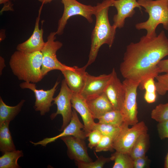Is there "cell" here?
<instances>
[{
	"label": "cell",
	"mask_w": 168,
	"mask_h": 168,
	"mask_svg": "<svg viewBox=\"0 0 168 168\" xmlns=\"http://www.w3.org/2000/svg\"><path fill=\"white\" fill-rule=\"evenodd\" d=\"M113 141L114 139L112 137L103 135L100 141L95 147L96 152L113 151L114 149L113 145Z\"/></svg>",
	"instance_id": "obj_30"
},
{
	"label": "cell",
	"mask_w": 168,
	"mask_h": 168,
	"mask_svg": "<svg viewBox=\"0 0 168 168\" xmlns=\"http://www.w3.org/2000/svg\"><path fill=\"white\" fill-rule=\"evenodd\" d=\"M10 122L0 124V151L4 153L16 150L9 129Z\"/></svg>",
	"instance_id": "obj_21"
},
{
	"label": "cell",
	"mask_w": 168,
	"mask_h": 168,
	"mask_svg": "<svg viewBox=\"0 0 168 168\" xmlns=\"http://www.w3.org/2000/svg\"><path fill=\"white\" fill-rule=\"evenodd\" d=\"M151 117L158 123L168 120V103L157 105L151 112Z\"/></svg>",
	"instance_id": "obj_27"
},
{
	"label": "cell",
	"mask_w": 168,
	"mask_h": 168,
	"mask_svg": "<svg viewBox=\"0 0 168 168\" xmlns=\"http://www.w3.org/2000/svg\"><path fill=\"white\" fill-rule=\"evenodd\" d=\"M11 0V1H12V0Z\"/></svg>",
	"instance_id": "obj_40"
},
{
	"label": "cell",
	"mask_w": 168,
	"mask_h": 168,
	"mask_svg": "<svg viewBox=\"0 0 168 168\" xmlns=\"http://www.w3.org/2000/svg\"><path fill=\"white\" fill-rule=\"evenodd\" d=\"M159 73L168 72V59L162 60L157 65Z\"/></svg>",
	"instance_id": "obj_35"
},
{
	"label": "cell",
	"mask_w": 168,
	"mask_h": 168,
	"mask_svg": "<svg viewBox=\"0 0 168 168\" xmlns=\"http://www.w3.org/2000/svg\"><path fill=\"white\" fill-rule=\"evenodd\" d=\"M59 82L57 81L53 87L49 90L38 89L35 83L24 82L20 84L22 89H28L34 93L35 101L34 108L36 111H39L40 114L44 115L49 112L53 101V96Z\"/></svg>",
	"instance_id": "obj_10"
},
{
	"label": "cell",
	"mask_w": 168,
	"mask_h": 168,
	"mask_svg": "<svg viewBox=\"0 0 168 168\" xmlns=\"http://www.w3.org/2000/svg\"><path fill=\"white\" fill-rule=\"evenodd\" d=\"M157 128L159 137L161 139L168 138V120L158 123Z\"/></svg>",
	"instance_id": "obj_33"
},
{
	"label": "cell",
	"mask_w": 168,
	"mask_h": 168,
	"mask_svg": "<svg viewBox=\"0 0 168 168\" xmlns=\"http://www.w3.org/2000/svg\"><path fill=\"white\" fill-rule=\"evenodd\" d=\"M124 123L120 130L114 139L113 147L116 151L128 153L135 142L142 134L147 132L148 128L143 121L138 122L129 128Z\"/></svg>",
	"instance_id": "obj_7"
},
{
	"label": "cell",
	"mask_w": 168,
	"mask_h": 168,
	"mask_svg": "<svg viewBox=\"0 0 168 168\" xmlns=\"http://www.w3.org/2000/svg\"><path fill=\"white\" fill-rule=\"evenodd\" d=\"M0 4H3V7L0 13L5 11H13V4H12L10 0H0Z\"/></svg>",
	"instance_id": "obj_36"
},
{
	"label": "cell",
	"mask_w": 168,
	"mask_h": 168,
	"mask_svg": "<svg viewBox=\"0 0 168 168\" xmlns=\"http://www.w3.org/2000/svg\"><path fill=\"white\" fill-rule=\"evenodd\" d=\"M112 4L117 11V13L113 16V24L116 28L124 27L125 19L132 17L134 14L135 8L142 9L137 0H112Z\"/></svg>",
	"instance_id": "obj_14"
},
{
	"label": "cell",
	"mask_w": 168,
	"mask_h": 168,
	"mask_svg": "<svg viewBox=\"0 0 168 168\" xmlns=\"http://www.w3.org/2000/svg\"><path fill=\"white\" fill-rule=\"evenodd\" d=\"M111 161L110 157H105L101 156L94 162L92 161L88 163L75 162L77 166L79 168H102L106 163Z\"/></svg>",
	"instance_id": "obj_28"
},
{
	"label": "cell",
	"mask_w": 168,
	"mask_h": 168,
	"mask_svg": "<svg viewBox=\"0 0 168 168\" xmlns=\"http://www.w3.org/2000/svg\"><path fill=\"white\" fill-rule=\"evenodd\" d=\"M111 76V73L95 76L87 73L84 86L79 94L86 100L104 92Z\"/></svg>",
	"instance_id": "obj_15"
},
{
	"label": "cell",
	"mask_w": 168,
	"mask_h": 168,
	"mask_svg": "<svg viewBox=\"0 0 168 168\" xmlns=\"http://www.w3.org/2000/svg\"><path fill=\"white\" fill-rule=\"evenodd\" d=\"M5 61L3 58L0 57V74H2V70L5 67Z\"/></svg>",
	"instance_id": "obj_37"
},
{
	"label": "cell",
	"mask_w": 168,
	"mask_h": 168,
	"mask_svg": "<svg viewBox=\"0 0 168 168\" xmlns=\"http://www.w3.org/2000/svg\"><path fill=\"white\" fill-rule=\"evenodd\" d=\"M43 5L42 4L39 9L32 35L26 40L17 45L16 48L17 50L26 52L32 53L41 51L43 48L45 43L43 38L44 31L42 28L40 29L39 24Z\"/></svg>",
	"instance_id": "obj_16"
},
{
	"label": "cell",
	"mask_w": 168,
	"mask_h": 168,
	"mask_svg": "<svg viewBox=\"0 0 168 168\" xmlns=\"http://www.w3.org/2000/svg\"><path fill=\"white\" fill-rule=\"evenodd\" d=\"M25 100H22L14 106L6 105L0 97V124L5 122H10L13 120L21 111Z\"/></svg>",
	"instance_id": "obj_20"
},
{
	"label": "cell",
	"mask_w": 168,
	"mask_h": 168,
	"mask_svg": "<svg viewBox=\"0 0 168 168\" xmlns=\"http://www.w3.org/2000/svg\"><path fill=\"white\" fill-rule=\"evenodd\" d=\"M164 167L165 168H168V152L165 158Z\"/></svg>",
	"instance_id": "obj_38"
},
{
	"label": "cell",
	"mask_w": 168,
	"mask_h": 168,
	"mask_svg": "<svg viewBox=\"0 0 168 168\" xmlns=\"http://www.w3.org/2000/svg\"><path fill=\"white\" fill-rule=\"evenodd\" d=\"M139 5L145 8L149 15L148 19L144 22L135 25L138 30L145 29L146 36L152 38L157 36L156 30L162 24L164 28L168 30V0H137Z\"/></svg>",
	"instance_id": "obj_4"
},
{
	"label": "cell",
	"mask_w": 168,
	"mask_h": 168,
	"mask_svg": "<svg viewBox=\"0 0 168 168\" xmlns=\"http://www.w3.org/2000/svg\"><path fill=\"white\" fill-rule=\"evenodd\" d=\"M121 126L119 127L111 124L96 123L93 129L99 130L103 135L107 136L114 139L117 136L121 129Z\"/></svg>",
	"instance_id": "obj_26"
},
{
	"label": "cell",
	"mask_w": 168,
	"mask_h": 168,
	"mask_svg": "<svg viewBox=\"0 0 168 168\" xmlns=\"http://www.w3.org/2000/svg\"><path fill=\"white\" fill-rule=\"evenodd\" d=\"M156 91L160 95H164L168 91V72L162 75H158L155 77Z\"/></svg>",
	"instance_id": "obj_29"
},
{
	"label": "cell",
	"mask_w": 168,
	"mask_h": 168,
	"mask_svg": "<svg viewBox=\"0 0 168 168\" xmlns=\"http://www.w3.org/2000/svg\"><path fill=\"white\" fill-rule=\"evenodd\" d=\"M103 135L97 129H93L88 134V147L90 149L96 147L100 141Z\"/></svg>",
	"instance_id": "obj_31"
},
{
	"label": "cell",
	"mask_w": 168,
	"mask_h": 168,
	"mask_svg": "<svg viewBox=\"0 0 168 168\" xmlns=\"http://www.w3.org/2000/svg\"><path fill=\"white\" fill-rule=\"evenodd\" d=\"M71 103L72 107L79 113L82 118L84 125L83 130L87 137L89 133L93 130L96 123L86 100L80 94L73 92Z\"/></svg>",
	"instance_id": "obj_18"
},
{
	"label": "cell",
	"mask_w": 168,
	"mask_h": 168,
	"mask_svg": "<svg viewBox=\"0 0 168 168\" xmlns=\"http://www.w3.org/2000/svg\"><path fill=\"white\" fill-rule=\"evenodd\" d=\"M96 5L97 9L94 15L96 21L91 36L88 60L85 65L87 67L95 62L102 45L106 44L110 48L111 47L116 33L117 28L110 25L108 17L109 8L113 6L112 0H104Z\"/></svg>",
	"instance_id": "obj_2"
},
{
	"label": "cell",
	"mask_w": 168,
	"mask_h": 168,
	"mask_svg": "<svg viewBox=\"0 0 168 168\" xmlns=\"http://www.w3.org/2000/svg\"><path fill=\"white\" fill-rule=\"evenodd\" d=\"M60 138L67 146L68 155L71 159L75 161L84 163L93 161L88 155L84 139L72 136Z\"/></svg>",
	"instance_id": "obj_13"
},
{
	"label": "cell",
	"mask_w": 168,
	"mask_h": 168,
	"mask_svg": "<svg viewBox=\"0 0 168 168\" xmlns=\"http://www.w3.org/2000/svg\"><path fill=\"white\" fill-rule=\"evenodd\" d=\"M110 157L114 161L113 168H133V160L128 153L116 151Z\"/></svg>",
	"instance_id": "obj_25"
},
{
	"label": "cell",
	"mask_w": 168,
	"mask_h": 168,
	"mask_svg": "<svg viewBox=\"0 0 168 168\" xmlns=\"http://www.w3.org/2000/svg\"><path fill=\"white\" fill-rule=\"evenodd\" d=\"M72 94L73 92L68 86L65 79H63L59 93L53 99V103L57 106V111L50 116L51 119L52 120L58 114L62 115L63 121L61 131H63L69 124L72 117L71 99Z\"/></svg>",
	"instance_id": "obj_9"
},
{
	"label": "cell",
	"mask_w": 168,
	"mask_h": 168,
	"mask_svg": "<svg viewBox=\"0 0 168 168\" xmlns=\"http://www.w3.org/2000/svg\"><path fill=\"white\" fill-rule=\"evenodd\" d=\"M98 119L99 123L108 124L119 127H121L124 123L121 111L115 110L106 112Z\"/></svg>",
	"instance_id": "obj_24"
},
{
	"label": "cell",
	"mask_w": 168,
	"mask_h": 168,
	"mask_svg": "<svg viewBox=\"0 0 168 168\" xmlns=\"http://www.w3.org/2000/svg\"><path fill=\"white\" fill-rule=\"evenodd\" d=\"M63 5V12L58 20L56 33L60 35L63 33L68 20L71 17L80 15L85 18L90 23L93 22L92 16L97 9V6H93L82 4L77 0H61Z\"/></svg>",
	"instance_id": "obj_6"
},
{
	"label": "cell",
	"mask_w": 168,
	"mask_h": 168,
	"mask_svg": "<svg viewBox=\"0 0 168 168\" xmlns=\"http://www.w3.org/2000/svg\"><path fill=\"white\" fill-rule=\"evenodd\" d=\"M56 32H51L47 37V41L41 51L42 60L41 68L44 77L50 71L57 70L61 71L71 69L72 67L67 66L60 62L57 57L56 53L63 46L62 42L55 41Z\"/></svg>",
	"instance_id": "obj_5"
},
{
	"label": "cell",
	"mask_w": 168,
	"mask_h": 168,
	"mask_svg": "<svg viewBox=\"0 0 168 168\" xmlns=\"http://www.w3.org/2000/svg\"><path fill=\"white\" fill-rule=\"evenodd\" d=\"M86 100L94 119H98L106 112L114 110L104 92L89 98Z\"/></svg>",
	"instance_id": "obj_19"
},
{
	"label": "cell",
	"mask_w": 168,
	"mask_h": 168,
	"mask_svg": "<svg viewBox=\"0 0 168 168\" xmlns=\"http://www.w3.org/2000/svg\"><path fill=\"white\" fill-rule=\"evenodd\" d=\"M84 128V124L81 122L77 111L73 109L71 121L61 133L52 137L45 138L38 142L30 141V142L35 146L41 145L45 147L48 144L55 141L59 138L67 136H73L85 140L86 137L83 130Z\"/></svg>",
	"instance_id": "obj_12"
},
{
	"label": "cell",
	"mask_w": 168,
	"mask_h": 168,
	"mask_svg": "<svg viewBox=\"0 0 168 168\" xmlns=\"http://www.w3.org/2000/svg\"><path fill=\"white\" fill-rule=\"evenodd\" d=\"M85 65L80 68L72 67L71 69L61 71L64 79L69 88L73 92L80 94L84 86L87 72Z\"/></svg>",
	"instance_id": "obj_17"
},
{
	"label": "cell",
	"mask_w": 168,
	"mask_h": 168,
	"mask_svg": "<svg viewBox=\"0 0 168 168\" xmlns=\"http://www.w3.org/2000/svg\"><path fill=\"white\" fill-rule=\"evenodd\" d=\"M150 160L148 157L144 156L133 160V168H145L148 167Z\"/></svg>",
	"instance_id": "obj_34"
},
{
	"label": "cell",
	"mask_w": 168,
	"mask_h": 168,
	"mask_svg": "<svg viewBox=\"0 0 168 168\" xmlns=\"http://www.w3.org/2000/svg\"><path fill=\"white\" fill-rule=\"evenodd\" d=\"M23 156L22 150H15L5 152L0 157V168H20L18 159Z\"/></svg>",
	"instance_id": "obj_23"
},
{
	"label": "cell",
	"mask_w": 168,
	"mask_h": 168,
	"mask_svg": "<svg viewBox=\"0 0 168 168\" xmlns=\"http://www.w3.org/2000/svg\"><path fill=\"white\" fill-rule=\"evenodd\" d=\"M167 56L168 38L164 31L152 38L142 36L138 42H131L127 46L120 72L125 79L139 82L140 85L159 75L157 65Z\"/></svg>",
	"instance_id": "obj_1"
},
{
	"label": "cell",
	"mask_w": 168,
	"mask_h": 168,
	"mask_svg": "<svg viewBox=\"0 0 168 168\" xmlns=\"http://www.w3.org/2000/svg\"><path fill=\"white\" fill-rule=\"evenodd\" d=\"M149 139L147 132L140 135L132 148L129 155L133 160L145 155L149 147Z\"/></svg>",
	"instance_id": "obj_22"
},
{
	"label": "cell",
	"mask_w": 168,
	"mask_h": 168,
	"mask_svg": "<svg viewBox=\"0 0 168 168\" xmlns=\"http://www.w3.org/2000/svg\"><path fill=\"white\" fill-rule=\"evenodd\" d=\"M42 60L41 51L28 53L17 50L11 55L9 65L19 80L36 83L44 77L41 71Z\"/></svg>",
	"instance_id": "obj_3"
},
{
	"label": "cell",
	"mask_w": 168,
	"mask_h": 168,
	"mask_svg": "<svg viewBox=\"0 0 168 168\" xmlns=\"http://www.w3.org/2000/svg\"><path fill=\"white\" fill-rule=\"evenodd\" d=\"M105 89V93L114 110L121 111L124 100L125 91L123 83L117 76L114 68Z\"/></svg>",
	"instance_id": "obj_11"
},
{
	"label": "cell",
	"mask_w": 168,
	"mask_h": 168,
	"mask_svg": "<svg viewBox=\"0 0 168 168\" xmlns=\"http://www.w3.org/2000/svg\"><path fill=\"white\" fill-rule=\"evenodd\" d=\"M154 78L151 77L146 80L140 85L142 89L145 90V94H156V88Z\"/></svg>",
	"instance_id": "obj_32"
},
{
	"label": "cell",
	"mask_w": 168,
	"mask_h": 168,
	"mask_svg": "<svg viewBox=\"0 0 168 168\" xmlns=\"http://www.w3.org/2000/svg\"><path fill=\"white\" fill-rule=\"evenodd\" d=\"M39 1L44 4L50 2L53 0H38Z\"/></svg>",
	"instance_id": "obj_39"
},
{
	"label": "cell",
	"mask_w": 168,
	"mask_h": 168,
	"mask_svg": "<svg viewBox=\"0 0 168 168\" xmlns=\"http://www.w3.org/2000/svg\"><path fill=\"white\" fill-rule=\"evenodd\" d=\"M125 91V95L121 110L124 122L129 126H133L138 122L137 102V89L139 82L125 79L122 82Z\"/></svg>",
	"instance_id": "obj_8"
}]
</instances>
